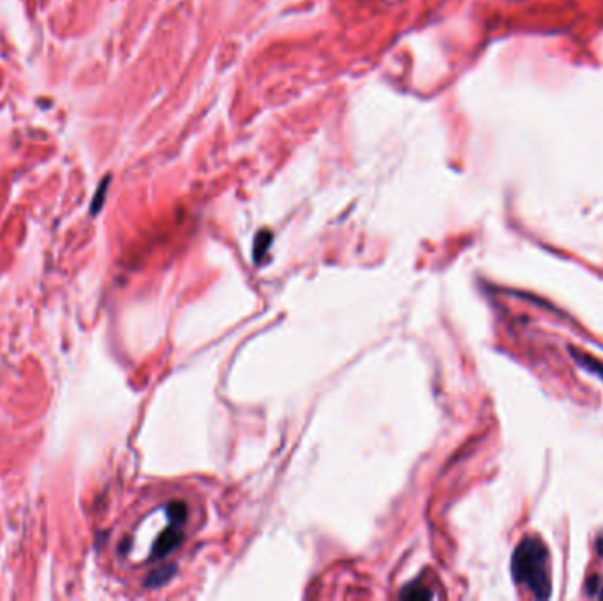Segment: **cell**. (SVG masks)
I'll return each mask as SVG.
<instances>
[{"instance_id":"1","label":"cell","mask_w":603,"mask_h":601,"mask_svg":"<svg viewBox=\"0 0 603 601\" xmlns=\"http://www.w3.org/2000/svg\"><path fill=\"white\" fill-rule=\"evenodd\" d=\"M515 580L528 588L536 598H547L550 595L549 554L538 538H526L514 554Z\"/></svg>"},{"instance_id":"2","label":"cell","mask_w":603,"mask_h":601,"mask_svg":"<svg viewBox=\"0 0 603 601\" xmlns=\"http://www.w3.org/2000/svg\"><path fill=\"white\" fill-rule=\"evenodd\" d=\"M270 242H272V237H270L268 232H261L256 237L254 242V259L258 261V259L263 258V254L266 252V249H268Z\"/></svg>"},{"instance_id":"3","label":"cell","mask_w":603,"mask_h":601,"mask_svg":"<svg viewBox=\"0 0 603 601\" xmlns=\"http://www.w3.org/2000/svg\"><path fill=\"white\" fill-rule=\"evenodd\" d=\"M173 571H175L173 566H166V568H163V570H157L156 573H152V577L148 578L147 585H161V584H164V582H166L168 578H170L171 575H173Z\"/></svg>"},{"instance_id":"4","label":"cell","mask_w":603,"mask_h":601,"mask_svg":"<svg viewBox=\"0 0 603 601\" xmlns=\"http://www.w3.org/2000/svg\"><path fill=\"white\" fill-rule=\"evenodd\" d=\"M106 189H108V178H106L104 182H102L99 187V194H96V197H94V203H92V214H96V212H99L101 205H102V197H104Z\"/></svg>"},{"instance_id":"5","label":"cell","mask_w":603,"mask_h":601,"mask_svg":"<svg viewBox=\"0 0 603 601\" xmlns=\"http://www.w3.org/2000/svg\"><path fill=\"white\" fill-rule=\"evenodd\" d=\"M598 551H600V554L603 556V536L598 540Z\"/></svg>"},{"instance_id":"6","label":"cell","mask_w":603,"mask_h":601,"mask_svg":"<svg viewBox=\"0 0 603 601\" xmlns=\"http://www.w3.org/2000/svg\"><path fill=\"white\" fill-rule=\"evenodd\" d=\"M600 598H603V588H602V592H600Z\"/></svg>"}]
</instances>
